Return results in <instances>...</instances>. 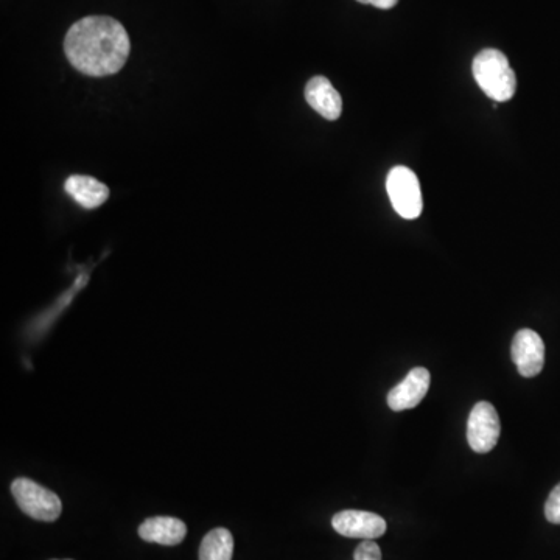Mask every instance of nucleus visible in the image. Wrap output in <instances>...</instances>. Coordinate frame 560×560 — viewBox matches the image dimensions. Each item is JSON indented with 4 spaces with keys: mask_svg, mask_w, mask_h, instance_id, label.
Here are the masks:
<instances>
[{
    "mask_svg": "<svg viewBox=\"0 0 560 560\" xmlns=\"http://www.w3.org/2000/svg\"><path fill=\"white\" fill-rule=\"evenodd\" d=\"M234 537L226 528L207 532L200 546V560H232Z\"/></svg>",
    "mask_w": 560,
    "mask_h": 560,
    "instance_id": "nucleus-12",
    "label": "nucleus"
},
{
    "mask_svg": "<svg viewBox=\"0 0 560 560\" xmlns=\"http://www.w3.org/2000/svg\"><path fill=\"white\" fill-rule=\"evenodd\" d=\"M546 520L554 525H560V483L551 490L550 497L545 504Z\"/></svg>",
    "mask_w": 560,
    "mask_h": 560,
    "instance_id": "nucleus-13",
    "label": "nucleus"
},
{
    "mask_svg": "<svg viewBox=\"0 0 560 560\" xmlns=\"http://www.w3.org/2000/svg\"><path fill=\"white\" fill-rule=\"evenodd\" d=\"M430 372L425 368L411 369L399 385L389 391L388 406L392 411H406L416 408L430 389Z\"/></svg>",
    "mask_w": 560,
    "mask_h": 560,
    "instance_id": "nucleus-8",
    "label": "nucleus"
},
{
    "mask_svg": "<svg viewBox=\"0 0 560 560\" xmlns=\"http://www.w3.org/2000/svg\"><path fill=\"white\" fill-rule=\"evenodd\" d=\"M386 190L392 207L400 217L405 220L420 217L424 209L422 190H420L419 179L411 168L403 165L392 168L386 179Z\"/></svg>",
    "mask_w": 560,
    "mask_h": 560,
    "instance_id": "nucleus-4",
    "label": "nucleus"
},
{
    "mask_svg": "<svg viewBox=\"0 0 560 560\" xmlns=\"http://www.w3.org/2000/svg\"><path fill=\"white\" fill-rule=\"evenodd\" d=\"M511 355L518 374L526 378L536 377L545 366V343L542 336L531 329L518 330L512 340Z\"/></svg>",
    "mask_w": 560,
    "mask_h": 560,
    "instance_id": "nucleus-6",
    "label": "nucleus"
},
{
    "mask_svg": "<svg viewBox=\"0 0 560 560\" xmlns=\"http://www.w3.org/2000/svg\"><path fill=\"white\" fill-rule=\"evenodd\" d=\"M332 526L338 534L349 539L374 540L386 532L385 518L374 512L355 509L333 515Z\"/></svg>",
    "mask_w": 560,
    "mask_h": 560,
    "instance_id": "nucleus-7",
    "label": "nucleus"
},
{
    "mask_svg": "<svg viewBox=\"0 0 560 560\" xmlns=\"http://www.w3.org/2000/svg\"><path fill=\"white\" fill-rule=\"evenodd\" d=\"M501 424L495 406L489 402H478L470 411L467 420V441L475 453H489L500 439Z\"/></svg>",
    "mask_w": 560,
    "mask_h": 560,
    "instance_id": "nucleus-5",
    "label": "nucleus"
},
{
    "mask_svg": "<svg viewBox=\"0 0 560 560\" xmlns=\"http://www.w3.org/2000/svg\"><path fill=\"white\" fill-rule=\"evenodd\" d=\"M473 77L487 97L495 102H508L517 91V77L508 56L497 49H486L475 56Z\"/></svg>",
    "mask_w": 560,
    "mask_h": 560,
    "instance_id": "nucleus-2",
    "label": "nucleus"
},
{
    "mask_svg": "<svg viewBox=\"0 0 560 560\" xmlns=\"http://www.w3.org/2000/svg\"><path fill=\"white\" fill-rule=\"evenodd\" d=\"M139 536L145 542L175 546L186 539L187 526L179 518L151 517L139 526Z\"/></svg>",
    "mask_w": 560,
    "mask_h": 560,
    "instance_id": "nucleus-10",
    "label": "nucleus"
},
{
    "mask_svg": "<svg viewBox=\"0 0 560 560\" xmlns=\"http://www.w3.org/2000/svg\"><path fill=\"white\" fill-rule=\"evenodd\" d=\"M305 100L319 116L327 120L340 119L343 98L326 77H313L305 86Z\"/></svg>",
    "mask_w": 560,
    "mask_h": 560,
    "instance_id": "nucleus-9",
    "label": "nucleus"
},
{
    "mask_svg": "<svg viewBox=\"0 0 560 560\" xmlns=\"http://www.w3.org/2000/svg\"><path fill=\"white\" fill-rule=\"evenodd\" d=\"M11 494L21 511L39 522H55L63 511L60 497L30 478L14 480L11 484Z\"/></svg>",
    "mask_w": 560,
    "mask_h": 560,
    "instance_id": "nucleus-3",
    "label": "nucleus"
},
{
    "mask_svg": "<svg viewBox=\"0 0 560 560\" xmlns=\"http://www.w3.org/2000/svg\"><path fill=\"white\" fill-rule=\"evenodd\" d=\"M64 189L84 209H97L108 201L109 189L103 182L97 181L92 176H69Z\"/></svg>",
    "mask_w": 560,
    "mask_h": 560,
    "instance_id": "nucleus-11",
    "label": "nucleus"
},
{
    "mask_svg": "<svg viewBox=\"0 0 560 560\" xmlns=\"http://www.w3.org/2000/svg\"><path fill=\"white\" fill-rule=\"evenodd\" d=\"M131 52L125 27L109 16H88L75 22L64 39L67 60L80 74L108 77L122 70Z\"/></svg>",
    "mask_w": 560,
    "mask_h": 560,
    "instance_id": "nucleus-1",
    "label": "nucleus"
},
{
    "mask_svg": "<svg viewBox=\"0 0 560 560\" xmlns=\"http://www.w3.org/2000/svg\"><path fill=\"white\" fill-rule=\"evenodd\" d=\"M360 4L372 5V7L380 8V10H389L394 8L399 0H357Z\"/></svg>",
    "mask_w": 560,
    "mask_h": 560,
    "instance_id": "nucleus-15",
    "label": "nucleus"
},
{
    "mask_svg": "<svg viewBox=\"0 0 560 560\" xmlns=\"http://www.w3.org/2000/svg\"><path fill=\"white\" fill-rule=\"evenodd\" d=\"M382 550L374 540H363L354 551V560H382Z\"/></svg>",
    "mask_w": 560,
    "mask_h": 560,
    "instance_id": "nucleus-14",
    "label": "nucleus"
}]
</instances>
